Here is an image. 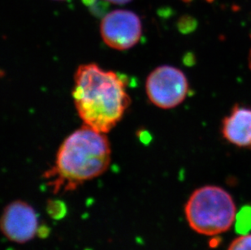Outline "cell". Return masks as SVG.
<instances>
[{
	"instance_id": "6da1fadb",
	"label": "cell",
	"mask_w": 251,
	"mask_h": 250,
	"mask_svg": "<svg viewBox=\"0 0 251 250\" xmlns=\"http://www.w3.org/2000/svg\"><path fill=\"white\" fill-rule=\"evenodd\" d=\"M112 150L105 133L84 125L60 145L55 163L43 178L53 194L67 193L102 175L111 163Z\"/></svg>"
},
{
	"instance_id": "7a4b0ae2",
	"label": "cell",
	"mask_w": 251,
	"mask_h": 250,
	"mask_svg": "<svg viewBox=\"0 0 251 250\" xmlns=\"http://www.w3.org/2000/svg\"><path fill=\"white\" fill-rule=\"evenodd\" d=\"M72 95L84 125L105 134L121 121L130 104L124 78L93 63L76 69Z\"/></svg>"
},
{
	"instance_id": "3957f363",
	"label": "cell",
	"mask_w": 251,
	"mask_h": 250,
	"mask_svg": "<svg viewBox=\"0 0 251 250\" xmlns=\"http://www.w3.org/2000/svg\"><path fill=\"white\" fill-rule=\"evenodd\" d=\"M185 214L190 227L205 236H216L229 230L237 215L232 196L214 185L196 189L186 202Z\"/></svg>"
},
{
	"instance_id": "277c9868",
	"label": "cell",
	"mask_w": 251,
	"mask_h": 250,
	"mask_svg": "<svg viewBox=\"0 0 251 250\" xmlns=\"http://www.w3.org/2000/svg\"><path fill=\"white\" fill-rule=\"evenodd\" d=\"M146 90L148 99L154 105L162 109H172L187 97L189 82L181 70L164 65L148 75Z\"/></svg>"
},
{
	"instance_id": "5b68a950",
	"label": "cell",
	"mask_w": 251,
	"mask_h": 250,
	"mask_svg": "<svg viewBox=\"0 0 251 250\" xmlns=\"http://www.w3.org/2000/svg\"><path fill=\"white\" fill-rule=\"evenodd\" d=\"M100 33L106 45L115 50L133 48L142 37V22L138 15L128 10H114L100 25Z\"/></svg>"
},
{
	"instance_id": "8992f818",
	"label": "cell",
	"mask_w": 251,
	"mask_h": 250,
	"mask_svg": "<svg viewBox=\"0 0 251 250\" xmlns=\"http://www.w3.org/2000/svg\"><path fill=\"white\" fill-rule=\"evenodd\" d=\"M38 215L33 206L23 200H15L6 206L1 218L2 233L9 241L26 243L38 233Z\"/></svg>"
},
{
	"instance_id": "52a82bcc",
	"label": "cell",
	"mask_w": 251,
	"mask_h": 250,
	"mask_svg": "<svg viewBox=\"0 0 251 250\" xmlns=\"http://www.w3.org/2000/svg\"><path fill=\"white\" fill-rule=\"evenodd\" d=\"M222 135L227 142L241 148H251V108L233 106L222 121Z\"/></svg>"
},
{
	"instance_id": "ba28073f",
	"label": "cell",
	"mask_w": 251,
	"mask_h": 250,
	"mask_svg": "<svg viewBox=\"0 0 251 250\" xmlns=\"http://www.w3.org/2000/svg\"><path fill=\"white\" fill-rule=\"evenodd\" d=\"M235 228L240 235L247 234L251 230V206L245 205L237 213L235 218Z\"/></svg>"
},
{
	"instance_id": "9c48e42d",
	"label": "cell",
	"mask_w": 251,
	"mask_h": 250,
	"mask_svg": "<svg viewBox=\"0 0 251 250\" xmlns=\"http://www.w3.org/2000/svg\"><path fill=\"white\" fill-rule=\"evenodd\" d=\"M227 250H251V234L242 235L233 240Z\"/></svg>"
},
{
	"instance_id": "30bf717a",
	"label": "cell",
	"mask_w": 251,
	"mask_h": 250,
	"mask_svg": "<svg viewBox=\"0 0 251 250\" xmlns=\"http://www.w3.org/2000/svg\"><path fill=\"white\" fill-rule=\"evenodd\" d=\"M104 1H107V2H112V3H114V4H126V3H128V2H130L132 0H104Z\"/></svg>"
},
{
	"instance_id": "8fae6325",
	"label": "cell",
	"mask_w": 251,
	"mask_h": 250,
	"mask_svg": "<svg viewBox=\"0 0 251 250\" xmlns=\"http://www.w3.org/2000/svg\"><path fill=\"white\" fill-rule=\"evenodd\" d=\"M248 64H249L250 69L251 70V48L250 50L249 57H248Z\"/></svg>"
},
{
	"instance_id": "7c38bea8",
	"label": "cell",
	"mask_w": 251,
	"mask_h": 250,
	"mask_svg": "<svg viewBox=\"0 0 251 250\" xmlns=\"http://www.w3.org/2000/svg\"><path fill=\"white\" fill-rule=\"evenodd\" d=\"M58 1H59V0H58Z\"/></svg>"
}]
</instances>
